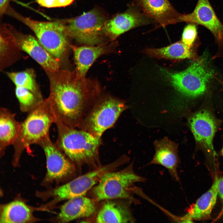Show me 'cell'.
Segmentation results:
<instances>
[{
	"instance_id": "6da1fadb",
	"label": "cell",
	"mask_w": 223,
	"mask_h": 223,
	"mask_svg": "<svg viewBox=\"0 0 223 223\" xmlns=\"http://www.w3.org/2000/svg\"><path fill=\"white\" fill-rule=\"evenodd\" d=\"M50 92L48 97L56 119L72 128H78L95 102L97 92L89 82L67 70L48 73Z\"/></svg>"
},
{
	"instance_id": "7a4b0ae2",
	"label": "cell",
	"mask_w": 223,
	"mask_h": 223,
	"mask_svg": "<svg viewBox=\"0 0 223 223\" xmlns=\"http://www.w3.org/2000/svg\"><path fill=\"white\" fill-rule=\"evenodd\" d=\"M56 118L48 98L28 112L25 120L20 122L19 134L13 145L14 148L13 163L19 164L24 150L30 152V146L38 144L50 136L51 126Z\"/></svg>"
},
{
	"instance_id": "3957f363",
	"label": "cell",
	"mask_w": 223,
	"mask_h": 223,
	"mask_svg": "<svg viewBox=\"0 0 223 223\" xmlns=\"http://www.w3.org/2000/svg\"><path fill=\"white\" fill-rule=\"evenodd\" d=\"M57 146L72 162L80 164L95 163L99 159L101 138L85 130L70 127L56 120Z\"/></svg>"
},
{
	"instance_id": "277c9868",
	"label": "cell",
	"mask_w": 223,
	"mask_h": 223,
	"mask_svg": "<svg viewBox=\"0 0 223 223\" xmlns=\"http://www.w3.org/2000/svg\"><path fill=\"white\" fill-rule=\"evenodd\" d=\"M133 164V162L122 170L104 174L93 189L95 201L119 199L139 204V201L132 195L131 186L135 183L144 182L146 179L135 172Z\"/></svg>"
},
{
	"instance_id": "5b68a950",
	"label": "cell",
	"mask_w": 223,
	"mask_h": 223,
	"mask_svg": "<svg viewBox=\"0 0 223 223\" xmlns=\"http://www.w3.org/2000/svg\"><path fill=\"white\" fill-rule=\"evenodd\" d=\"M161 71L177 90L193 98L203 94L209 81L214 77V70L207 57L204 55L195 60L182 71L173 72L165 69H161Z\"/></svg>"
},
{
	"instance_id": "8992f818",
	"label": "cell",
	"mask_w": 223,
	"mask_h": 223,
	"mask_svg": "<svg viewBox=\"0 0 223 223\" xmlns=\"http://www.w3.org/2000/svg\"><path fill=\"white\" fill-rule=\"evenodd\" d=\"M11 15L29 27L41 45L59 63L66 52L68 36L62 21H43L11 12Z\"/></svg>"
},
{
	"instance_id": "52a82bcc",
	"label": "cell",
	"mask_w": 223,
	"mask_h": 223,
	"mask_svg": "<svg viewBox=\"0 0 223 223\" xmlns=\"http://www.w3.org/2000/svg\"><path fill=\"white\" fill-rule=\"evenodd\" d=\"M96 102L78 128L101 138L103 133L113 125L128 106L124 101L111 97H107Z\"/></svg>"
},
{
	"instance_id": "ba28073f",
	"label": "cell",
	"mask_w": 223,
	"mask_h": 223,
	"mask_svg": "<svg viewBox=\"0 0 223 223\" xmlns=\"http://www.w3.org/2000/svg\"><path fill=\"white\" fill-rule=\"evenodd\" d=\"M129 160L127 156L123 155L111 163L99 166L55 189L52 191V196L57 201L84 196L98 183L104 174L114 171Z\"/></svg>"
},
{
	"instance_id": "9c48e42d",
	"label": "cell",
	"mask_w": 223,
	"mask_h": 223,
	"mask_svg": "<svg viewBox=\"0 0 223 223\" xmlns=\"http://www.w3.org/2000/svg\"><path fill=\"white\" fill-rule=\"evenodd\" d=\"M63 22L68 37L92 45L100 42L102 29L106 23L104 16L96 10Z\"/></svg>"
},
{
	"instance_id": "30bf717a",
	"label": "cell",
	"mask_w": 223,
	"mask_h": 223,
	"mask_svg": "<svg viewBox=\"0 0 223 223\" xmlns=\"http://www.w3.org/2000/svg\"><path fill=\"white\" fill-rule=\"evenodd\" d=\"M220 122L206 110L195 113L189 120V125L196 145L213 157L216 154L213 145V139Z\"/></svg>"
},
{
	"instance_id": "8fae6325",
	"label": "cell",
	"mask_w": 223,
	"mask_h": 223,
	"mask_svg": "<svg viewBox=\"0 0 223 223\" xmlns=\"http://www.w3.org/2000/svg\"><path fill=\"white\" fill-rule=\"evenodd\" d=\"M180 22L204 26L213 35L219 49L221 50L223 49V24L217 18L208 0H198L193 12L181 14Z\"/></svg>"
},
{
	"instance_id": "7c38bea8",
	"label": "cell",
	"mask_w": 223,
	"mask_h": 223,
	"mask_svg": "<svg viewBox=\"0 0 223 223\" xmlns=\"http://www.w3.org/2000/svg\"><path fill=\"white\" fill-rule=\"evenodd\" d=\"M38 145L43 150L46 155L47 181L59 180L73 173L74 167L72 161L51 140L50 136Z\"/></svg>"
},
{
	"instance_id": "4fadbf2b",
	"label": "cell",
	"mask_w": 223,
	"mask_h": 223,
	"mask_svg": "<svg viewBox=\"0 0 223 223\" xmlns=\"http://www.w3.org/2000/svg\"><path fill=\"white\" fill-rule=\"evenodd\" d=\"M154 22L135 5L106 23L102 31L111 38L114 39L133 28Z\"/></svg>"
},
{
	"instance_id": "5bb4252c",
	"label": "cell",
	"mask_w": 223,
	"mask_h": 223,
	"mask_svg": "<svg viewBox=\"0 0 223 223\" xmlns=\"http://www.w3.org/2000/svg\"><path fill=\"white\" fill-rule=\"evenodd\" d=\"M135 5L145 15L162 27L180 22L181 15L168 0H134Z\"/></svg>"
},
{
	"instance_id": "9a60e30c",
	"label": "cell",
	"mask_w": 223,
	"mask_h": 223,
	"mask_svg": "<svg viewBox=\"0 0 223 223\" xmlns=\"http://www.w3.org/2000/svg\"><path fill=\"white\" fill-rule=\"evenodd\" d=\"M15 34L20 50L29 55L47 73L55 72L60 69V63L37 39L30 35L17 33Z\"/></svg>"
},
{
	"instance_id": "2e32d148",
	"label": "cell",
	"mask_w": 223,
	"mask_h": 223,
	"mask_svg": "<svg viewBox=\"0 0 223 223\" xmlns=\"http://www.w3.org/2000/svg\"><path fill=\"white\" fill-rule=\"evenodd\" d=\"M155 153L149 164L161 165L166 168L172 177L179 181L177 169L179 164L178 145L167 137L154 142Z\"/></svg>"
},
{
	"instance_id": "e0dca14e",
	"label": "cell",
	"mask_w": 223,
	"mask_h": 223,
	"mask_svg": "<svg viewBox=\"0 0 223 223\" xmlns=\"http://www.w3.org/2000/svg\"><path fill=\"white\" fill-rule=\"evenodd\" d=\"M94 202L84 195L69 199L61 206L57 220L59 222L67 223L90 216L96 212Z\"/></svg>"
},
{
	"instance_id": "ac0fdd59",
	"label": "cell",
	"mask_w": 223,
	"mask_h": 223,
	"mask_svg": "<svg viewBox=\"0 0 223 223\" xmlns=\"http://www.w3.org/2000/svg\"><path fill=\"white\" fill-rule=\"evenodd\" d=\"M20 122L15 118V114L8 109L1 107L0 109V154L1 157L5 154L7 147L13 145L18 137Z\"/></svg>"
},
{
	"instance_id": "d6986e66",
	"label": "cell",
	"mask_w": 223,
	"mask_h": 223,
	"mask_svg": "<svg viewBox=\"0 0 223 223\" xmlns=\"http://www.w3.org/2000/svg\"><path fill=\"white\" fill-rule=\"evenodd\" d=\"M129 205L107 201L99 211L96 219L97 223H133L135 220Z\"/></svg>"
},
{
	"instance_id": "ffe728a7",
	"label": "cell",
	"mask_w": 223,
	"mask_h": 223,
	"mask_svg": "<svg viewBox=\"0 0 223 223\" xmlns=\"http://www.w3.org/2000/svg\"><path fill=\"white\" fill-rule=\"evenodd\" d=\"M219 178L216 177L212 186L202 195L189 210L187 214L193 220H203L210 218L216 202Z\"/></svg>"
},
{
	"instance_id": "44dd1931",
	"label": "cell",
	"mask_w": 223,
	"mask_h": 223,
	"mask_svg": "<svg viewBox=\"0 0 223 223\" xmlns=\"http://www.w3.org/2000/svg\"><path fill=\"white\" fill-rule=\"evenodd\" d=\"M76 67V73L84 77L95 60L106 53L107 47L103 45L72 47Z\"/></svg>"
},
{
	"instance_id": "7402d4cb",
	"label": "cell",
	"mask_w": 223,
	"mask_h": 223,
	"mask_svg": "<svg viewBox=\"0 0 223 223\" xmlns=\"http://www.w3.org/2000/svg\"><path fill=\"white\" fill-rule=\"evenodd\" d=\"M10 27L3 25L1 28L0 53L2 68L17 60L20 50L15 32Z\"/></svg>"
},
{
	"instance_id": "603a6c76",
	"label": "cell",
	"mask_w": 223,
	"mask_h": 223,
	"mask_svg": "<svg viewBox=\"0 0 223 223\" xmlns=\"http://www.w3.org/2000/svg\"><path fill=\"white\" fill-rule=\"evenodd\" d=\"M192 47H189L181 41H179L167 46L160 48H147L144 51L147 55L159 58L180 59H190L195 60L199 57Z\"/></svg>"
},
{
	"instance_id": "cb8c5ba5",
	"label": "cell",
	"mask_w": 223,
	"mask_h": 223,
	"mask_svg": "<svg viewBox=\"0 0 223 223\" xmlns=\"http://www.w3.org/2000/svg\"><path fill=\"white\" fill-rule=\"evenodd\" d=\"M34 220L32 210L22 201H14L1 208L0 223H27Z\"/></svg>"
},
{
	"instance_id": "d4e9b609",
	"label": "cell",
	"mask_w": 223,
	"mask_h": 223,
	"mask_svg": "<svg viewBox=\"0 0 223 223\" xmlns=\"http://www.w3.org/2000/svg\"><path fill=\"white\" fill-rule=\"evenodd\" d=\"M15 94L19 103L20 110L23 112L28 113L44 100L42 97L22 87H15Z\"/></svg>"
},
{
	"instance_id": "484cf974",
	"label": "cell",
	"mask_w": 223,
	"mask_h": 223,
	"mask_svg": "<svg viewBox=\"0 0 223 223\" xmlns=\"http://www.w3.org/2000/svg\"><path fill=\"white\" fill-rule=\"evenodd\" d=\"M7 74L16 87L25 88L30 90L38 96L42 97L40 92L36 86L34 77L30 72L23 71L8 72Z\"/></svg>"
},
{
	"instance_id": "4316f807",
	"label": "cell",
	"mask_w": 223,
	"mask_h": 223,
	"mask_svg": "<svg viewBox=\"0 0 223 223\" xmlns=\"http://www.w3.org/2000/svg\"><path fill=\"white\" fill-rule=\"evenodd\" d=\"M197 36V29L196 24L189 23L184 28L181 41L187 46L192 47Z\"/></svg>"
},
{
	"instance_id": "83f0119b",
	"label": "cell",
	"mask_w": 223,
	"mask_h": 223,
	"mask_svg": "<svg viewBox=\"0 0 223 223\" xmlns=\"http://www.w3.org/2000/svg\"><path fill=\"white\" fill-rule=\"evenodd\" d=\"M74 0H36L40 6L48 8L65 7L71 4Z\"/></svg>"
},
{
	"instance_id": "f1b7e54d",
	"label": "cell",
	"mask_w": 223,
	"mask_h": 223,
	"mask_svg": "<svg viewBox=\"0 0 223 223\" xmlns=\"http://www.w3.org/2000/svg\"><path fill=\"white\" fill-rule=\"evenodd\" d=\"M11 0H0V15L1 16L7 11Z\"/></svg>"
},
{
	"instance_id": "f546056e",
	"label": "cell",
	"mask_w": 223,
	"mask_h": 223,
	"mask_svg": "<svg viewBox=\"0 0 223 223\" xmlns=\"http://www.w3.org/2000/svg\"><path fill=\"white\" fill-rule=\"evenodd\" d=\"M218 195L223 202V176L218 179Z\"/></svg>"
},
{
	"instance_id": "4dcf8cb0",
	"label": "cell",
	"mask_w": 223,
	"mask_h": 223,
	"mask_svg": "<svg viewBox=\"0 0 223 223\" xmlns=\"http://www.w3.org/2000/svg\"><path fill=\"white\" fill-rule=\"evenodd\" d=\"M218 80L219 81V82L222 85V87L221 89V90L223 91V81H221L219 80Z\"/></svg>"
},
{
	"instance_id": "1f68e13d",
	"label": "cell",
	"mask_w": 223,
	"mask_h": 223,
	"mask_svg": "<svg viewBox=\"0 0 223 223\" xmlns=\"http://www.w3.org/2000/svg\"><path fill=\"white\" fill-rule=\"evenodd\" d=\"M221 155L223 156V146L222 148L221 149Z\"/></svg>"
}]
</instances>
